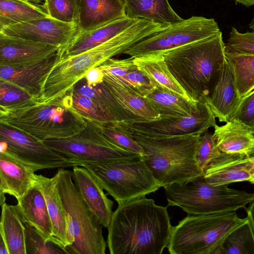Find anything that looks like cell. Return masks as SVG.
I'll use <instances>...</instances> for the list:
<instances>
[{
    "label": "cell",
    "instance_id": "30bf717a",
    "mask_svg": "<svg viewBox=\"0 0 254 254\" xmlns=\"http://www.w3.org/2000/svg\"><path fill=\"white\" fill-rule=\"evenodd\" d=\"M221 32L213 18L192 16L169 25L135 44L124 54L135 58L162 53Z\"/></svg>",
    "mask_w": 254,
    "mask_h": 254
},
{
    "label": "cell",
    "instance_id": "f6af8a7d",
    "mask_svg": "<svg viewBox=\"0 0 254 254\" xmlns=\"http://www.w3.org/2000/svg\"><path fill=\"white\" fill-rule=\"evenodd\" d=\"M245 210L247 213V224L251 232L254 247V201Z\"/></svg>",
    "mask_w": 254,
    "mask_h": 254
},
{
    "label": "cell",
    "instance_id": "7dc6e473",
    "mask_svg": "<svg viewBox=\"0 0 254 254\" xmlns=\"http://www.w3.org/2000/svg\"><path fill=\"white\" fill-rule=\"evenodd\" d=\"M236 2L242 4L243 5L249 7L254 5V0H235Z\"/></svg>",
    "mask_w": 254,
    "mask_h": 254
},
{
    "label": "cell",
    "instance_id": "60d3db41",
    "mask_svg": "<svg viewBox=\"0 0 254 254\" xmlns=\"http://www.w3.org/2000/svg\"><path fill=\"white\" fill-rule=\"evenodd\" d=\"M231 120L242 123L254 130V90L241 98Z\"/></svg>",
    "mask_w": 254,
    "mask_h": 254
},
{
    "label": "cell",
    "instance_id": "cb8c5ba5",
    "mask_svg": "<svg viewBox=\"0 0 254 254\" xmlns=\"http://www.w3.org/2000/svg\"><path fill=\"white\" fill-rule=\"evenodd\" d=\"M213 134L217 147L222 152L254 156V130L235 121L216 125Z\"/></svg>",
    "mask_w": 254,
    "mask_h": 254
},
{
    "label": "cell",
    "instance_id": "d590c367",
    "mask_svg": "<svg viewBox=\"0 0 254 254\" xmlns=\"http://www.w3.org/2000/svg\"><path fill=\"white\" fill-rule=\"evenodd\" d=\"M25 245L26 254H68L58 245L47 242L36 229L25 222Z\"/></svg>",
    "mask_w": 254,
    "mask_h": 254
},
{
    "label": "cell",
    "instance_id": "484cf974",
    "mask_svg": "<svg viewBox=\"0 0 254 254\" xmlns=\"http://www.w3.org/2000/svg\"><path fill=\"white\" fill-rule=\"evenodd\" d=\"M123 0L126 16L130 19H144L168 25L184 19L174 10L168 0Z\"/></svg>",
    "mask_w": 254,
    "mask_h": 254
},
{
    "label": "cell",
    "instance_id": "4fadbf2b",
    "mask_svg": "<svg viewBox=\"0 0 254 254\" xmlns=\"http://www.w3.org/2000/svg\"><path fill=\"white\" fill-rule=\"evenodd\" d=\"M78 31L76 22H64L49 16L31 19L0 28V33L58 45L60 48L72 40Z\"/></svg>",
    "mask_w": 254,
    "mask_h": 254
},
{
    "label": "cell",
    "instance_id": "b9f144b4",
    "mask_svg": "<svg viewBox=\"0 0 254 254\" xmlns=\"http://www.w3.org/2000/svg\"><path fill=\"white\" fill-rule=\"evenodd\" d=\"M99 67L104 75L112 76H122L137 68L134 63V58L131 57L124 59L112 58L105 61Z\"/></svg>",
    "mask_w": 254,
    "mask_h": 254
},
{
    "label": "cell",
    "instance_id": "ab89813d",
    "mask_svg": "<svg viewBox=\"0 0 254 254\" xmlns=\"http://www.w3.org/2000/svg\"><path fill=\"white\" fill-rule=\"evenodd\" d=\"M226 48L235 52L254 55V31L241 33L232 27Z\"/></svg>",
    "mask_w": 254,
    "mask_h": 254
},
{
    "label": "cell",
    "instance_id": "603a6c76",
    "mask_svg": "<svg viewBox=\"0 0 254 254\" xmlns=\"http://www.w3.org/2000/svg\"><path fill=\"white\" fill-rule=\"evenodd\" d=\"M232 70L226 60L221 75L207 103L220 122H228L241 100Z\"/></svg>",
    "mask_w": 254,
    "mask_h": 254
},
{
    "label": "cell",
    "instance_id": "8fae6325",
    "mask_svg": "<svg viewBox=\"0 0 254 254\" xmlns=\"http://www.w3.org/2000/svg\"><path fill=\"white\" fill-rule=\"evenodd\" d=\"M0 152H5L34 167L42 169L76 166L44 141L13 127L0 124Z\"/></svg>",
    "mask_w": 254,
    "mask_h": 254
},
{
    "label": "cell",
    "instance_id": "f1b7e54d",
    "mask_svg": "<svg viewBox=\"0 0 254 254\" xmlns=\"http://www.w3.org/2000/svg\"><path fill=\"white\" fill-rule=\"evenodd\" d=\"M102 83L122 107L138 122H150L161 118L145 97L108 81L103 80Z\"/></svg>",
    "mask_w": 254,
    "mask_h": 254
},
{
    "label": "cell",
    "instance_id": "f907efd6",
    "mask_svg": "<svg viewBox=\"0 0 254 254\" xmlns=\"http://www.w3.org/2000/svg\"><path fill=\"white\" fill-rule=\"evenodd\" d=\"M33 3H36V4H40V3H42L44 0H28Z\"/></svg>",
    "mask_w": 254,
    "mask_h": 254
},
{
    "label": "cell",
    "instance_id": "52a82bcc",
    "mask_svg": "<svg viewBox=\"0 0 254 254\" xmlns=\"http://www.w3.org/2000/svg\"><path fill=\"white\" fill-rule=\"evenodd\" d=\"M82 166L118 204L146 196L162 187L142 156Z\"/></svg>",
    "mask_w": 254,
    "mask_h": 254
},
{
    "label": "cell",
    "instance_id": "74e56055",
    "mask_svg": "<svg viewBox=\"0 0 254 254\" xmlns=\"http://www.w3.org/2000/svg\"><path fill=\"white\" fill-rule=\"evenodd\" d=\"M42 5L50 17L64 22L77 23V0H44Z\"/></svg>",
    "mask_w": 254,
    "mask_h": 254
},
{
    "label": "cell",
    "instance_id": "ac0fdd59",
    "mask_svg": "<svg viewBox=\"0 0 254 254\" xmlns=\"http://www.w3.org/2000/svg\"><path fill=\"white\" fill-rule=\"evenodd\" d=\"M35 184L42 193L51 219L53 235L66 248L74 241L67 213L57 187L56 174L52 178L35 174Z\"/></svg>",
    "mask_w": 254,
    "mask_h": 254
},
{
    "label": "cell",
    "instance_id": "7c38bea8",
    "mask_svg": "<svg viewBox=\"0 0 254 254\" xmlns=\"http://www.w3.org/2000/svg\"><path fill=\"white\" fill-rule=\"evenodd\" d=\"M216 117L208 103L200 101L191 115L181 117L161 118L150 122L122 123L133 132L155 138L203 133L216 125Z\"/></svg>",
    "mask_w": 254,
    "mask_h": 254
},
{
    "label": "cell",
    "instance_id": "4dcf8cb0",
    "mask_svg": "<svg viewBox=\"0 0 254 254\" xmlns=\"http://www.w3.org/2000/svg\"><path fill=\"white\" fill-rule=\"evenodd\" d=\"M48 16L42 4L28 0H0V28Z\"/></svg>",
    "mask_w": 254,
    "mask_h": 254
},
{
    "label": "cell",
    "instance_id": "e575fe53",
    "mask_svg": "<svg viewBox=\"0 0 254 254\" xmlns=\"http://www.w3.org/2000/svg\"><path fill=\"white\" fill-rule=\"evenodd\" d=\"M103 80L120 86L143 97L150 93L157 86L137 68L122 76L104 75Z\"/></svg>",
    "mask_w": 254,
    "mask_h": 254
},
{
    "label": "cell",
    "instance_id": "ffe728a7",
    "mask_svg": "<svg viewBox=\"0 0 254 254\" xmlns=\"http://www.w3.org/2000/svg\"><path fill=\"white\" fill-rule=\"evenodd\" d=\"M79 32L126 17L123 0H77Z\"/></svg>",
    "mask_w": 254,
    "mask_h": 254
},
{
    "label": "cell",
    "instance_id": "83f0119b",
    "mask_svg": "<svg viewBox=\"0 0 254 254\" xmlns=\"http://www.w3.org/2000/svg\"><path fill=\"white\" fill-rule=\"evenodd\" d=\"M134 61L137 68L157 85L190 99L170 71L161 54L155 53L135 57Z\"/></svg>",
    "mask_w": 254,
    "mask_h": 254
},
{
    "label": "cell",
    "instance_id": "681fc988",
    "mask_svg": "<svg viewBox=\"0 0 254 254\" xmlns=\"http://www.w3.org/2000/svg\"><path fill=\"white\" fill-rule=\"evenodd\" d=\"M249 26L250 29L254 31V16Z\"/></svg>",
    "mask_w": 254,
    "mask_h": 254
},
{
    "label": "cell",
    "instance_id": "836d02e7",
    "mask_svg": "<svg viewBox=\"0 0 254 254\" xmlns=\"http://www.w3.org/2000/svg\"><path fill=\"white\" fill-rule=\"evenodd\" d=\"M71 95L74 108L85 118L102 123L118 122L113 114L98 101L78 93L72 88Z\"/></svg>",
    "mask_w": 254,
    "mask_h": 254
},
{
    "label": "cell",
    "instance_id": "7a4b0ae2",
    "mask_svg": "<svg viewBox=\"0 0 254 254\" xmlns=\"http://www.w3.org/2000/svg\"><path fill=\"white\" fill-rule=\"evenodd\" d=\"M71 89L48 101L32 98L17 104L0 106V124L43 141L76 135L87 127L88 123L73 107Z\"/></svg>",
    "mask_w": 254,
    "mask_h": 254
},
{
    "label": "cell",
    "instance_id": "3957f363",
    "mask_svg": "<svg viewBox=\"0 0 254 254\" xmlns=\"http://www.w3.org/2000/svg\"><path fill=\"white\" fill-rule=\"evenodd\" d=\"M225 48L220 32L159 53L190 98L207 102L223 70Z\"/></svg>",
    "mask_w": 254,
    "mask_h": 254
},
{
    "label": "cell",
    "instance_id": "1f68e13d",
    "mask_svg": "<svg viewBox=\"0 0 254 254\" xmlns=\"http://www.w3.org/2000/svg\"><path fill=\"white\" fill-rule=\"evenodd\" d=\"M225 56L242 98L254 90V55L235 52L226 48Z\"/></svg>",
    "mask_w": 254,
    "mask_h": 254
},
{
    "label": "cell",
    "instance_id": "ba28073f",
    "mask_svg": "<svg viewBox=\"0 0 254 254\" xmlns=\"http://www.w3.org/2000/svg\"><path fill=\"white\" fill-rule=\"evenodd\" d=\"M86 119L88 126L79 133L67 138L43 141L76 166L105 163L142 156L113 144L90 120Z\"/></svg>",
    "mask_w": 254,
    "mask_h": 254
},
{
    "label": "cell",
    "instance_id": "ee69618b",
    "mask_svg": "<svg viewBox=\"0 0 254 254\" xmlns=\"http://www.w3.org/2000/svg\"><path fill=\"white\" fill-rule=\"evenodd\" d=\"M104 74L99 66L90 69L84 78L88 85H93L103 81Z\"/></svg>",
    "mask_w": 254,
    "mask_h": 254
},
{
    "label": "cell",
    "instance_id": "d4e9b609",
    "mask_svg": "<svg viewBox=\"0 0 254 254\" xmlns=\"http://www.w3.org/2000/svg\"><path fill=\"white\" fill-rule=\"evenodd\" d=\"M145 98L161 118L186 117L198 108L196 102L157 85Z\"/></svg>",
    "mask_w": 254,
    "mask_h": 254
},
{
    "label": "cell",
    "instance_id": "9a60e30c",
    "mask_svg": "<svg viewBox=\"0 0 254 254\" xmlns=\"http://www.w3.org/2000/svg\"><path fill=\"white\" fill-rule=\"evenodd\" d=\"M37 170L5 152H0V203H5V194L16 200L35 185Z\"/></svg>",
    "mask_w": 254,
    "mask_h": 254
},
{
    "label": "cell",
    "instance_id": "c3c4849f",
    "mask_svg": "<svg viewBox=\"0 0 254 254\" xmlns=\"http://www.w3.org/2000/svg\"><path fill=\"white\" fill-rule=\"evenodd\" d=\"M249 182L251 183V184H254V164L252 169V178L249 181Z\"/></svg>",
    "mask_w": 254,
    "mask_h": 254
},
{
    "label": "cell",
    "instance_id": "e0dca14e",
    "mask_svg": "<svg viewBox=\"0 0 254 254\" xmlns=\"http://www.w3.org/2000/svg\"><path fill=\"white\" fill-rule=\"evenodd\" d=\"M254 156L222 152L204 169L205 181L213 185L249 181L252 178Z\"/></svg>",
    "mask_w": 254,
    "mask_h": 254
},
{
    "label": "cell",
    "instance_id": "7402d4cb",
    "mask_svg": "<svg viewBox=\"0 0 254 254\" xmlns=\"http://www.w3.org/2000/svg\"><path fill=\"white\" fill-rule=\"evenodd\" d=\"M17 201L25 222L33 226L47 242L54 243L67 251L61 242L53 235L46 201L36 185Z\"/></svg>",
    "mask_w": 254,
    "mask_h": 254
},
{
    "label": "cell",
    "instance_id": "d6986e66",
    "mask_svg": "<svg viewBox=\"0 0 254 254\" xmlns=\"http://www.w3.org/2000/svg\"><path fill=\"white\" fill-rule=\"evenodd\" d=\"M72 178L85 202L108 228L113 214V201L105 193L103 188L84 167H72Z\"/></svg>",
    "mask_w": 254,
    "mask_h": 254
},
{
    "label": "cell",
    "instance_id": "8992f818",
    "mask_svg": "<svg viewBox=\"0 0 254 254\" xmlns=\"http://www.w3.org/2000/svg\"><path fill=\"white\" fill-rule=\"evenodd\" d=\"M57 187L67 213L74 241L66 248L69 254H105L107 242L102 225L83 198L72 178V171L58 169Z\"/></svg>",
    "mask_w": 254,
    "mask_h": 254
},
{
    "label": "cell",
    "instance_id": "d6a6232c",
    "mask_svg": "<svg viewBox=\"0 0 254 254\" xmlns=\"http://www.w3.org/2000/svg\"><path fill=\"white\" fill-rule=\"evenodd\" d=\"M89 120L116 146L128 151L142 154L143 148L134 138L132 131L121 123H102Z\"/></svg>",
    "mask_w": 254,
    "mask_h": 254
},
{
    "label": "cell",
    "instance_id": "5b68a950",
    "mask_svg": "<svg viewBox=\"0 0 254 254\" xmlns=\"http://www.w3.org/2000/svg\"><path fill=\"white\" fill-rule=\"evenodd\" d=\"M247 223L236 211L188 214L173 227L167 248L171 254H224L228 236Z\"/></svg>",
    "mask_w": 254,
    "mask_h": 254
},
{
    "label": "cell",
    "instance_id": "6da1fadb",
    "mask_svg": "<svg viewBox=\"0 0 254 254\" xmlns=\"http://www.w3.org/2000/svg\"><path fill=\"white\" fill-rule=\"evenodd\" d=\"M107 228L111 254H161L173 226L167 206L144 196L118 204Z\"/></svg>",
    "mask_w": 254,
    "mask_h": 254
},
{
    "label": "cell",
    "instance_id": "277c9868",
    "mask_svg": "<svg viewBox=\"0 0 254 254\" xmlns=\"http://www.w3.org/2000/svg\"><path fill=\"white\" fill-rule=\"evenodd\" d=\"M201 135L197 133L155 138L133 132L143 148V159L162 187L203 176L204 171L196 160Z\"/></svg>",
    "mask_w": 254,
    "mask_h": 254
},
{
    "label": "cell",
    "instance_id": "f546056e",
    "mask_svg": "<svg viewBox=\"0 0 254 254\" xmlns=\"http://www.w3.org/2000/svg\"><path fill=\"white\" fill-rule=\"evenodd\" d=\"M79 94L92 98L105 106L119 123L138 122L137 120L127 112L102 83L88 85L84 77L72 87Z\"/></svg>",
    "mask_w": 254,
    "mask_h": 254
},
{
    "label": "cell",
    "instance_id": "bcb514c9",
    "mask_svg": "<svg viewBox=\"0 0 254 254\" xmlns=\"http://www.w3.org/2000/svg\"><path fill=\"white\" fill-rule=\"evenodd\" d=\"M0 254H9L7 245L1 236H0Z\"/></svg>",
    "mask_w": 254,
    "mask_h": 254
},
{
    "label": "cell",
    "instance_id": "8d00e7d4",
    "mask_svg": "<svg viewBox=\"0 0 254 254\" xmlns=\"http://www.w3.org/2000/svg\"><path fill=\"white\" fill-rule=\"evenodd\" d=\"M254 254V247L247 224L232 232L224 244V254Z\"/></svg>",
    "mask_w": 254,
    "mask_h": 254
},
{
    "label": "cell",
    "instance_id": "f35d334b",
    "mask_svg": "<svg viewBox=\"0 0 254 254\" xmlns=\"http://www.w3.org/2000/svg\"><path fill=\"white\" fill-rule=\"evenodd\" d=\"M222 151L217 147L213 134L205 131L201 135L196 151V160L199 167L203 171Z\"/></svg>",
    "mask_w": 254,
    "mask_h": 254
},
{
    "label": "cell",
    "instance_id": "4316f807",
    "mask_svg": "<svg viewBox=\"0 0 254 254\" xmlns=\"http://www.w3.org/2000/svg\"><path fill=\"white\" fill-rule=\"evenodd\" d=\"M1 207L0 235L7 245L9 254H26L25 221L17 204L5 202Z\"/></svg>",
    "mask_w": 254,
    "mask_h": 254
},
{
    "label": "cell",
    "instance_id": "44dd1931",
    "mask_svg": "<svg viewBox=\"0 0 254 254\" xmlns=\"http://www.w3.org/2000/svg\"><path fill=\"white\" fill-rule=\"evenodd\" d=\"M136 20L126 16L88 31L78 32L72 40L59 49L57 53V61L66 57L76 55L105 42L130 26Z\"/></svg>",
    "mask_w": 254,
    "mask_h": 254
},
{
    "label": "cell",
    "instance_id": "5bb4252c",
    "mask_svg": "<svg viewBox=\"0 0 254 254\" xmlns=\"http://www.w3.org/2000/svg\"><path fill=\"white\" fill-rule=\"evenodd\" d=\"M60 46L0 33V65L23 66L54 56Z\"/></svg>",
    "mask_w": 254,
    "mask_h": 254
},
{
    "label": "cell",
    "instance_id": "7bdbcfd3",
    "mask_svg": "<svg viewBox=\"0 0 254 254\" xmlns=\"http://www.w3.org/2000/svg\"><path fill=\"white\" fill-rule=\"evenodd\" d=\"M34 98L18 87L0 80V106L17 104Z\"/></svg>",
    "mask_w": 254,
    "mask_h": 254
},
{
    "label": "cell",
    "instance_id": "9c48e42d",
    "mask_svg": "<svg viewBox=\"0 0 254 254\" xmlns=\"http://www.w3.org/2000/svg\"><path fill=\"white\" fill-rule=\"evenodd\" d=\"M168 206H176L189 215L229 211L234 203L232 190L227 185L207 183L203 176L164 187Z\"/></svg>",
    "mask_w": 254,
    "mask_h": 254
},
{
    "label": "cell",
    "instance_id": "2e32d148",
    "mask_svg": "<svg viewBox=\"0 0 254 254\" xmlns=\"http://www.w3.org/2000/svg\"><path fill=\"white\" fill-rule=\"evenodd\" d=\"M56 61L57 53L43 61L29 65H0V80L8 82L32 97L42 99L46 80Z\"/></svg>",
    "mask_w": 254,
    "mask_h": 254
}]
</instances>
